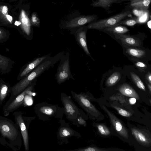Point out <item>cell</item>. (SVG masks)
I'll use <instances>...</instances> for the list:
<instances>
[{"instance_id":"obj_26","label":"cell","mask_w":151,"mask_h":151,"mask_svg":"<svg viewBox=\"0 0 151 151\" xmlns=\"http://www.w3.org/2000/svg\"><path fill=\"white\" fill-rule=\"evenodd\" d=\"M140 23L139 19L138 18L135 17L127 19L123 21L122 20L119 22L116 25L123 24L132 26L134 25L137 23Z\"/></svg>"},{"instance_id":"obj_14","label":"cell","mask_w":151,"mask_h":151,"mask_svg":"<svg viewBox=\"0 0 151 151\" xmlns=\"http://www.w3.org/2000/svg\"><path fill=\"white\" fill-rule=\"evenodd\" d=\"M115 37L121 40L122 45L129 46L140 47L141 42L139 39L123 34L113 33Z\"/></svg>"},{"instance_id":"obj_5","label":"cell","mask_w":151,"mask_h":151,"mask_svg":"<svg viewBox=\"0 0 151 151\" xmlns=\"http://www.w3.org/2000/svg\"><path fill=\"white\" fill-rule=\"evenodd\" d=\"M21 111H16L13 113L15 124L20 130L25 151L29 149L28 129L32 121L36 118L35 116L26 117L23 116Z\"/></svg>"},{"instance_id":"obj_30","label":"cell","mask_w":151,"mask_h":151,"mask_svg":"<svg viewBox=\"0 0 151 151\" xmlns=\"http://www.w3.org/2000/svg\"><path fill=\"white\" fill-rule=\"evenodd\" d=\"M9 61L7 57L0 55V68L4 69L6 67Z\"/></svg>"},{"instance_id":"obj_1","label":"cell","mask_w":151,"mask_h":151,"mask_svg":"<svg viewBox=\"0 0 151 151\" xmlns=\"http://www.w3.org/2000/svg\"><path fill=\"white\" fill-rule=\"evenodd\" d=\"M19 129L11 120L0 115V143L14 151L19 150L22 145Z\"/></svg>"},{"instance_id":"obj_24","label":"cell","mask_w":151,"mask_h":151,"mask_svg":"<svg viewBox=\"0 0 151 151\" xmlns=\"http://www.w3.org/2000/svg\"><path fill=\"white\" fill-rule=\"evenodd\" d=\"M131 78L137 86L140 89L144 91H145V86L139 77L133 72L130 73Z\"/></svg>"},{"instance_id":"obj_22","label":"cell","mask_w":151,"mask_h":151,"mask_svg":"<svg viewBox=\"0 0 151 151\" xmlns=\"http://www.w3.org/2000/svg\"><path fill=\"white\" fill-rule=\"evenodd\" d=\"M10 89L5 83H2L0 85V107L5 100L9 93L10 92Z\"/></svg>"},{"instance_id":"obj_16","label":"cell","mask_w":151,"mask_h":151,"mask_svg":"<svg viewBox=\"0 0 151 151\" xmlns=\"http://www.w3.org/2000/svg\"><path fill=\"white\" fill-rule=\"evenodd\" d=\"M118 90L124 96L135 98L137 100L139 99V96L135 91L127 84H124L120 86Z\"/></svg>"},{"instance_id":"obj_3","label":"cell","mask_w":151,"mask_h":151,"mask_svg":"<svg viewBox=\"0 0 151 151\" xmlns=\"http://www.w3.org/2000/svg\"><path fill=\"white\" fill-rule=\"evenodd\" d=\"M71 93L75 101L86 112L91 119L100 120L104 119V115L92 103L91 97L86 93H77L73 91Z\"/></svg>"},{"instance_id":"obj_25","label":"cell","mask_w":151,"mask_h":151,"mask_svg":"<svg viewBox=\"0 0 151 151\" xmlns=\"http://www.w3.org/2000/svg\"><path fill=\"white\" fill-rule=\"evenodd\" d=\"M116 0H97L93 4V5L95 7H101L106 9Z\"/></svg>"},{"instance_id":"obj_19","label":"cell","mask_w":151,"mask_h":151,"mask_svg":"<svg viewBox=\"0 0 151 151\" xmlns=\"http://www.w3.org/2000/svg\"><path fill=\"white\" fill-rule=\"evenodd\" d=\"M123 151V150L114 148H101L93 146H89L79 148L74 150H69L70 151Z\"/></svg>"},{"instance_id":"obj_2","label":"cell","mask_w":151,"mask_h":151,"mask_svg":"<svg viewBox=\"0 0 151 151\" xmlns=\"http://www.w3.org/2000/svg\"><path fill=\"white\" fill-rule=\"evenodd\" d=\"M34 109L38 119L43 121L62 119L65 113L63 107L46 102L36 104Z\"/></svg>"},{"instance_id":"obj_17","label":"cell","mask_w":151,"mask_h":151,"mask_svg":"<svg viewBox=\"0 0 151 151\" xmlns=\"http://www.w3.org/2000/svg\"><path fill=\"white\" fill-rule=\"evenodd\" d=\"M76 37L77 41L86 54L92 58L87 47L86 31L84 30L78 32L77 34Z\"/></svg>"},{"instance_id":"obj_8","label":"cell","mask_w":151,"mask_h":151,"mask_svg":"<svg viewBox=\"0 0 151 151\" xmlns=\"http://www.w3.org/2000/svg\"><path fill=\"white\" fill-rule=\"evenodd\" d=\"M131 14V12L129 11L122 12L108 18L93 22L89 24L88 27L90 29H103L116 25L119 22Z\"/></svg>"},{"instance_id":"obj_13","label":"cell","mask_w":151,"mask_h":151,"mask_svg":"<svg viewBox=\"0 0 151 151\" xmlns=\"http://www.w3.org/2000/svg\"><path fill=\"white\" fill-rule=\"evenodd\" d=\"M132 134L137 141L145 147H149L151 145L150 135L143 129L136 128H131Z\"/></svg>"},{"instance_id":"obj_23","label":"cell","mask_w":151,"mask_h":151,"mask_svg":"<svg viewBox=\"0 0 151 151\" xmlns=\"http://www.w3.org/2000/svg\"><path fill=\"white\" fill-rule=\"evenodd\" d=\"M126 52L129 55L136 58H141L145 55V50L134 48H129L126 50Z\"/></svg>"},{"instance_id":"obj_11","label":"cell","mask_w":151,"mask_h":151,"mask_svg":"<svg viewBox=\"0 0 151 151\" xmlns=\"http://www.w3.org/2000/svg\"><path fill=\"white\" fill-rule=\"evenodd\" d=\"M70 60L69 57L65 56L62 58L58 67L56 74L57 82L60 84L72 77L70 70Z\"/></svg>"},{"instance_id":"obj_27","label":"cell","mask_w":151,"mask_h":151,"mask_svg":"<svg viewBox=\"0 0 151 151\" xmlns=\"http://www.w3.org/2000/svg\"><path fill=\"white\" fill-rule=\"evenodd\" d=\"M96 127L99 132L101 135L107 136L111 134V132L109 128L105 125L102 124L96 125Z\"/></svg>"},{"instance_id":"obj_38","label":"cell","mask_w":151,"mask_h":151,"mask_svg":"<svg viewBox=\"0 0 151 151\" xmlns=\"http://www.w3.org/2000/svg\"><path fill=\"white\" fill-rule=\"evenodd\" d=\"M131 0V1H132L133 0Z\"/></svg>"},{"instance_id":"obj_36","label":"cell","mask_w":151,"mask_h":151,"mask_svg":"<svg viewBox=\"0 0 151 151\" xmlns=\"http://www.w3.org/2000/svg\"><path fill=\"white\" fill-rule=\"evenodd\" d=\"M147 87L148 88V89L150 93L151 94V84L150 83H148L147 84Z\"/></svg>"},{"instance_id":"obj_9","label":"cell","mask_w":151,"mask_h":151,"mask_svg":"<svg viewBox=\"0 0 151 151\" xmlns=\"http://www.w3.org/2000/svg\"><path fill=\"white\" fill-rule=\"evenodd\" d=\"M15 19L14 8L9 3L0 2V25L14 26Z\"/></svg>"},{"instance_id":"obj_7","label":"cell","mask_w":151,"mask_h":151,"mask_svg":"<svg viewBox=\"0 0 151 151\" xmlns=\"http://www.w3.org/2000/svg\"><path fill=\"white\" fill-rule=\"evenodd\" d=\"M34 84H30L20 93L12 98H9L3 108L4 116H8L10 113L17 109L24 102L25 96L32 92Z\"/></svg>"},{"instance_id":"obj_33","label":"cell","mask_w":151,"mask_h":151,"mask_svg":"<svg viewBox=\"0 0 151 151\" xmlns=\"http://www.w3.org/2000/svg\"><path fill=\"white\" fill-rule=\"evenodd\" d=\"M6 35V31L3 29L0 28V40L4 38Z\"/></svg>"},{"instance_id":"obj_34","label":"cell","mask_w":151,"mask_h":151,"mask_svg":"<svg viewBox=\"0 0 151 151\" xmlns=\"http://www.w3.org/2000/svg\"><path fill=\"white\" fill-rule=\"evenodd\" d=\"M146 78L149 83H151V74L150 72H149L146 75Z\"/></svg>"},{"instance_id":"obj_31","label":"cell","mask_w":151,"mask_h":151,"mask_svg":"<svg viewBox=\"0 0 151 151\" xmlns=\"http://www.w3.org/2000/svg\"><path fill=\"white\" fill-rule=\"evenodd\" d=\"M110 99L112 101H118L121 104L126 103L127 102L125 97L119 95L113 96L110 98Z\"/></svg>"},{"instance_id":"obj_21","label":"cell","mask_w":151,"mask_h":151,"mask_svg":"<svg viewBox=\"0 0 151 151\" xmlns=\"http://www.w3.org/2000/svg\"><path fill=\"white\" fill-rule=\"evenodd\" d=\"M121 74L118 72L113 73L107 79L106 85L108 87L112 86L115 85L120 79Z\"/></svg>"},{"instance_id":"obj_15","label":"cell","mask_w":151,"mask_h":151,"mask_svg":"<svg viewBox=\"0 0 151 151\" xmlns=\"http://www.w3.org/2000/svg\"><path fill=\"white\" fill-rule=\"evenodd\" d=\"M48 56L45 55L38 58L29 63L20 74V77H22L27 75L45 60Z\"/></svg>"},{"instance_id":"obj_28","label":"cell","mask_w":151,"mask_h":151,"mask_svg":"<svg viewBox=\"0 0 151 151\" xmlns=\"http://www.w3.org/2000/svg\"><path fill=\"white\" fill-rule=\"evenodd\" d=\"M111 106L112 108L116 109L120 115L122 116L129 117L132 115L131 112L118 106L113 105H111Z\"/></svg>"},{"instance_id":"obj_32","label":"cell","mask_w":151,"mask_h":151,"mask_svg":"<svg viewBox=\"0 0 151 151\" xmlns=\"http://www.w3.org/2000/svg\"><path fill=\"white\" fill-rule=\"evenodd\" d=\"M135 65L137 67L145 68L147 67V65L144 63L141 62H137L135 63Z\"/></svg>"},{"instance_id":"obj_37","label":"cell","mask_w":151,"mask_h":151,"mask_svg":"<svg viewBox=\"0 0 151 151\" xmlns=\"http://www.w3.org/2000/svg\"><path fill=\"white\" fill-rule=\"evenodd\" d=\"M151 22L150 21L148 23V27L150 28V29H151Z\"/></svg>"},{"instance_id":"obj_6","label":"cell","mask_w":151,"mask_h":151,"mask_svg":"<svg viewBox=\"0 0 151 151\" xmlns=\"http://www.w3.org/2000/svg\"><path fill=\"white\" fill-rule=\"evenodd\" d=\"M59 123L60 125L56 133L57 142L59 145L68 144L69 139L72 137L77 138L81 137V134L72 129L65 120H60Z\"/></svg>"},{"instance_id":"obj_10","label":"cell","mask_w":151,"mask_h":151,"mask_svg":"<svg viewBox=\"0 0 151 151\" xmlns=\"http://www.w3.org/2000/svg\"><path fill=\"white\" fill-rule=\"evenodd\" d=\"M14 11L15 19L14 26H19L24 32L29 35L30 30V24L25 11L19 4L14 8Z\"/></svg>"},{"instance_id":"obj_4","label":"cell","mask_w":151,"mask_h":151,"mask_svg":"<svg viewBox=\"0 0 151 151\" xmlns=\"http://www.w3.org/2000/svg\"><path fill=\"white\" fill-rule=\"evenodd\" d=\"M60 98L66 118L76 126L78 116L80 115H86V114L76 105L70 96L62 92L61 93Z\"/></svg>"},{"instance_id":"obj_12","label":"cell","mask_w":151,"mask_h":151,"mask_svg":"<svg viewBox=\"0 0 151 151\" xmlns=\"http://www.w3.org/2000/svg\"><path fill=\"white\" fill-rule=\"evenodd\" d=\"M101 107L108 115L111 123L116 132L122 137L126 139H128V131L121 121L105 106L102 105Z\"/></svg>"},{"instance_id":"obj_35","label":"cell","mask_w":151,"mask_h":151,"mask_svg":"<svg viewBox=\"0 0 151 151\" xmlns=\"http://www.w3.org/2000/svg\"><path fill=\"white\" fill-rule=\"evenodd\" d=\"M136 101V99L135 98L132 97L129 99V103L132 105L134 104Z\"/></svg>"},{"instance_id":"obj_20","label":"cell","mask_w":151,"mask_h":151,"mask_svg":"<svg viewBox=\"0 0 151 151\" xmlns=\"http://www.w3.org/2000/svg\"><path fill=\"white\" fill-rule=\"evenodd\" d=\"M104 30L110 33L123 34L128 32L129 30L125 27L117 25L106 28Z\"/></svg>"},{"instance_id":"obj_18","label":"cell","mask_w":151,"mask_h":151,"mask_svg":"<svg viewBox=\"0 0 151 151\" xmlns=\"http://www.w3.org/2000/svg\"><path fill=\"white\" fill-rule=\"evenodd\" d=\"M151 0H133L130 5L137 9L146 11L149 8Z\"/></svg>"},{"instance_id":"obj_29","label":"cell","mask_w":151,"mask_h":151,"mask_svg":"<svg viewBox=\"0 0 151 151\" xmlns=\"http://www.w3.org/2000/svg\"><path fill=\"white\" fill-rule=\"evenodd\" d=\"M87 119L86 115H80L79 116L77 119L76 126L79 127L80 126L84 127L86 126V120Z\"/></svg>"}]
</instances>
